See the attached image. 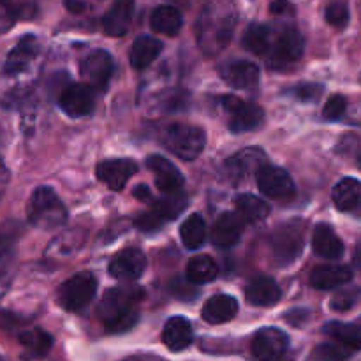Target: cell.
<instances>
[{
  "mask_svg": "<svg viewBox=\"0 0 361 361\" xmlns=\"http://www.w3.org/2000/svg\"><path fill=\"white\" fill-rule=\"evenodd\" d=\"M14 240L16 235L13 231H9L7 228L0 229V277L6 274L7 267L11 263V257H13V249H14Z\"/></svg>",
  "mask_w": 361,
  "mask_h": 361,
  "instance_id": "obj_39",
  "label": "cell"
},
{
  "mask_svg": "<svg viewBox=\"0 0 361 361\" xmlns=\"http://www.w3.org/2000/svg\"><path fill=\"white\" fill-rule=\"evenodd\" d=\"M134 14V0H115L102 18V28L108 35L122 37L129 32Z\"/></svg>",
  "mask_w": 361,
  "mask_h": 361,
  "instance_id": "obj_19",
  "label": "cell"
},
{
  "mask_svg": "<svg viewBox=\"0 0 361 361\" xmlns=\"http://www.w3.org/2000/svg\"><path fill=\"white\" fill-rule=\"evenodd\" d=\"M355 264L358 270H361V242L356 245V250H355Z\"/></svg>",
  "mask_w": 361,
  "mask_h": 361,
  "instance_id": "obj_48",
  "label": "cell"
},
{
  "mask_svg": "<svg viewBox=\"0 0 361 361\" xmlns=\"http://www.w3.org/2000/svg\"><path fill=\"white\" fill-rule=\"evenodd\" d=\"M345 109H348V101H345V97H342V95H334V97L328 99V102L324 104V109H323L324 120H328V122H335V120L344 116Z\"/></svg>",
  "mask_w": 361,
  "mask_h": 361,
  "instance_id": "obj_41",
  "label": "cell"
},
{
  "mask_svg": "<svg viewBox=\"0 0 361 361\" xmlns=\"http://www.w3.org/2000/svg\"><path fill=\"white\" fill-rule=\"evenodd\" d=\"M162 224H164V219H162L161 215L155 214V212H152V214H145L136 219V228L147 233L157 231V229L162 228Z\"/></svg>",
  "mask_w": 361,
  "mask_h": 361,
  "instance_id": "obj_43",
  "label": "cell"
},
{
  "mask_svg": "<svg viewBox=\"0 0 361 361\" xmlns=\"http://www.w3.org/2000/svg\"><path fill=\"white\" fill-rule=\"evenodd\" d=\"M180 238L182 243L189 250L200 249L207 240V222L201 215L194 214L183 221L182 228H180Z\"/></svg>",
  "mask_w": 361,
  "mask_h": 361,
  "instance_id": "obj_32",
  "label": "cell"
},
{
  "mask_svg": "<svg viewBox=\"0 0 361 361\" xmlns=\"http://www.w3.org/2000/svg\"><path fill=\"white\" fill-rule=\"evenodd\" d=\"M80 74L85 85L94 90H104L113 74V59L106 49H94L80 63Z\"/></svg>",
  "mask_w": 361,
  "mask_h": 361,
  "instance_id": "obj_8",
  "label": "cell"
},
{
  "mask_svg": "<svg viewBox=\"0 0 361 361\" xmlns=\"http://www.w3.org/2000/svg\"><path fill=\"white\" fill-rule=\"evenodd\" d=\"M268 159L261 148H245L226 161V171L231 178L242 180L267 166Z\"/></svg>",
  "mask_w": 361,
  "mask_h": 361,
  "instance_id": "obj_17",
  "label": "cell"
},
{
  "mask_svg": "<svg viewBox=\"0 0 361 361\" xmlns=\"http://www.w3.org/2000/svg\"><path fill=\"white\" fill-rule=\"evenodd\" d=\"M194 341V331L185 317H171L162 330V342L168 349L178 353L189 348Z\"/></svg>",
  "mask_w": 361,
  "mask_h": 361,
  "instance_id": "obj_24",
  "label": "cell"
},
{
  "mask_svg": "<svg viewBox=\"0 0 361 361\" xmlns=\"http://www.w3.org/2000/svg\"><path fill=\"white\" fill-rule=\"evenodd\" d=\"M134 196H136L140 201L150 200V189H148L147 185L136 187V189H134Z\"/></svg>",
  "mask_w": 361,
  "mask_h": 361,
  "instance_id": "obj_47",
  "label": "cell"
},
{
  "mask_svg": "<svg viewBox=\"0 0 361 361\" xmlns=\"http://www.w3.org/2000/svg\"><path fill=\"white\" fill-rule=\"evenodd\" d=\"M59 104L63 109V113L73 116V118L90 115L95 106L94 88L85 83L67 85L60 94Z\"/></svg>",
  "mask_w": 361,
  "mask_h": 361,
  "instance_id": "obj_12",
  "label": "cell"
},
{
  "mask_svg": "<svg viewBox=\"0 0 361 361\" xmlns=\"http://www.w3.org/2000/svg\"><path fill=\"white\" fill-rule=\"evenodd\" d=\"M238 314V302L229 295H215L204 303L201 316L210 324H222Z\"/></svg>",
  "mask_w": 361,
  "mask_h": 361,
  "instance_id": "obj_25",
  "label": "cell"
},
{
  "mask_svg": "<svg viewBox=\"0 0 361 361\" xmlns=\"http://www.w3.org/2000/svg\"><path fill=\"white\" fill-rule=\"evenodd\" d=\"M293 94L302 102H316L323 94V87L319 83H302L293 90Z\"/></svg>",
  "mask_w": 361,
  "mask_h": 361,
  "instance_id": "obj_42",
  "label": "cell"
},
{
  "mask_svg": "<svg viewBox=\"0 0 361 361\" xmlns=\"http://www.w3.org/2000/svg\"><path fill=\"white\" fill-rule=\"evenodd\" d=\"M27 217L34 228L51 231L66 224L67 210L55 190L49 187H37L28 200Z\"/></svg>",
  "mask_w": 361,
  "mask_h": 361,
  "instance_id": "obj_3",
  "label": "cell"
},
{
  "mask_svg": "<svg viewBox=\"0 0 361 361\" xmlns=\"http://www.w3.org/2000/svg\"><path fill=\"white\" fill-rule=\"evenodd\" d=\"M20 16V4L11 0H0V34H6L14 27Z\"/></svg>",
  "mask_w": 361,
  "mask_h": 361,
  "instance_id": "obj_38",
  "label": "cell"
},
{
  "mask_svg": "<svg viewBox=\"0 0 361 361\" xmlns=\"http://www.w3.org/2000/svg\"><path fill=\"white\" fill-rule=\"evenodd\" d=\"M221 76L229 87L250 88L259 81V67L249 60H233L222 66Z\"/></svg>",
  "mask_w": 361,
  "mask_h": 361,
  "instance_id": "obj_20",
  "label": "cell"
},
{
  "mask_svg": "<svg viewBox=\"0 0 361 361\" xmlns=\"http://www.w3.org/2000/svg\"><path fill=\"white\" fill-rule=\"evenodd\" d=\"M187 200L183 196V192L180 190H175V192H168L162 200H159L157 203L154 204V212L157 215H161L162 219H176L183 210H185Z\"/></svg>",
  "mask_w": 361,
  "mask_h": 361,
  "instance_id": "obj_35",
  "label": "cell"
},
{
  "mask_svg": "<svg viewBox=\"0 0 361 361\" xmlns=\"http://www.w3.org/2000/svg\"><path fill=\"white\" fill-rule=\"evenodd\" d=\"M334 203L341 212H353L358 208L361 201V182L356 178H342L334 187Z\"/></svg>",
  "mask_w": 361,
  "mask_h": 361,
  "instance_id": "obj_29",
  "label": "cell"
},
{
  "mask_svg": "<svg viewBox=\"0 0 361 361\" xmlns=\"http://www.w3.org/2000/svg\"><path fill=\"white\" fill-rule=\"evenodd\" d=\"M282 291L270 277H257L245 288V298L254 307H271L281 300Z\"/></svg>",
  "mask_w": 361,
  "mask_h": 361,
  "instance_id": "obj_23",
  "label": "cell"
},
{
  "mask_svg": "<svg viewBox=\"0 0 361 361\" xmlns=\"http://www.w3.org/2000/svg\"><path fill=\"white\" fill-rule=\"evenodd\" d=\"M288 348V335L279 328H263L252 338V356L257 361H281Z\"/></svg>",
  "mask_w": 361,
  "mask_h": 361,
  "instance_id": "obj_11",
  "label": "cell"
},
{
  "mask_svg": "<svg viewBox=\"0 0 361 361\" xmlns=\"http://www.w3.org/2000/svg\"><path fill=\"white\" fill-rule=\"evenodd\" d=\"M312 249L323 259L337 261L344 254V243L326 224H317L312 233Z\"/></svg>",
  "mask_w": 361,
  "mask_h": 361,
  "instance_id": "obj_22",
  "label": "cell"
},
{
  "mask_svg": "<svg viewBox=\"0 0 361 361\" xmlns=\"http://www.w3.org/2000/svg\"><path fill=\"white\" fill-rule=\"evenodd\" d=\"M256 180L261 192L271 200L284 201L295 196L296 189L291 175L279 166H263L256 173Z\"/></svg>",
  "mask_w": 361,
  "mask_h": 361,
  "instance_id": "obj_10",
  "label": "cell"
},
{
  "mask_svg": "<svg viewBox=\"0 0 361 361\" xmlns=\"http://www.w3.org/2000/svg\"><path fill=\"white\" fill-rule=\"evenodd\" d=\"M242 233L243 219L238 214L226 212L214 224V229H212V242L219 249H229V247L236 245L240 242Z\"/></svg>",
  "mask_w": 361,
  "mask_h": 361,
  "instance_id": "obj_18",
  "label": "cell"
},
{
  "mask_svg": "<svg viewBox=\"0 0 361 361\" xmlns=\"http://www.w3.org/2000/svg\"><path fill=\"white\" fill-rule=\"evenodd\" d=\"M101 2L102 0H63L67 11H71V13H74V14L88 13V11L95 9V7H97Z\"/></svg>",
  "mask_w": 361,
  "mask_h": 361,
  "instance_id": "obj_44",
  "label": "cell"
},
{
  "mask_svg": "<svg viewBox=\"0 0 361 361\" xmlns=\"http://www.w3.org/2000/svg\"><path fill=\"white\" fill-rule=\"evenodd\" d=\"M185 275L190 284H207V282H212L217 279L219 268L210 256L200 254V256L192 257L189 261Z\"/></svg>",
  "mask_w": 361,
  "mask_h": 361,
  "instance_id": "obj_30",
  "label": "cell"
},
{
  "mask_svg": "<svg viewBox=\"0 0 361 361\" xmlns=\"http://www.w3.org/2000/svg\"><path fill=\"white\" fill-rule=\"evenodd\" d=\"M236 16L233 11H215L207 7L197 23V39L207 55H215L229 44L235 32Z\"/></svg>",
  "mask_w": 361,
  "mask_h": 361,
  "instance_id": "obj_2",
  "label": "cell"
},
{
  "mask_svg": "<svg viewBox=\"0 0 361 361\" xmlns=\"http://www.w3.org/2000/svg\"><path fill=\"white\" fill-rule=\"evenodd\" d=\"M353 353H355V349L331 338V342H324L314 349L312 358L316 361H348L353 356Z\"/></svg>",
  "mask_w": 361,
  "mask_h": 361,
  "instance_id": "obj_36",
  "label": "cell"
},
{
  "mask_svg": "<svg viewBox=\"0 0 361 361\" xmlns=\"http://www.w3.org/2000/svg\"><path fill=\"white\" fill-rule=\"evenodd\" d=\"M162 147L183 161H194L200 157L207 145V134L201 127L189 123H169L161 130Z\"/></svg>",
  "mask_w": 361,
  "mask_h": 361,
  "instance_id": "obj_4",
  "label": "cell"
},
{
  "mask_svg": "<svg viewBox=\"0 0 361 361\" xmlns=\"http://www.w3.org/2000/svg\"><path fill=\"white\" fill-rule=\"evenodd\" d=\"M21 348H23V360H41L51 351L53 348V337L44 330H25L18 335Z\"/></svg>",
  "mask_w": 361,
  "mask_h": 361,
  "instance_id": "obj_26",
  "label": "cell"
},
{
  "mask_svg": "<svg viewBox=\"0 0 361 361\" xmlns=\"http://www.w3.org/2000/svg\"><path fill=\"white\" fill-rule=\"evenodd\" d=\"M353 279V271L344 264H321L316 267L310 274V284L312 288L321 289V291H330L341 286L348 284Z\"/></svg>",
  "mask_w": 361,
  "mask_h": 361,
  "instance_id": "obj_21",
  "label": "cell"
},
{
  "mask_svg": "<svg viewBox=\"0 0 361 361\" xmlns=\"http://www.w3.org/2000/svg\"><path fill=\"white\" fill-rule=\"evenodd\" d=\"M288 9V0H274L270 6V11L274 14H281Z\"/></svg>",
  "mask_w": 361,
  "mask_h": 361,
  "instance_id": "obj_46",
  "label": "cell"
},
{
  "mask_svg": "<svg viewBox=\"0 0 361 361\" xmlns=\"http://www.w3.org/2000/svg\"><path fill=\"white\" fill-rule=\"evenodd\" d=\"M324 334L334 341L341 342V344L348 345V348L360 351L361 349V326L360 324H348L338 323V321H331L323 328Z\"/></svg>",
  "mask_w": 361,
  "mask_h": 361,
  "instance_id": "obj_33",
  "label": "cell"
},
{
  "mask_svg": "<svg viewBox=\"0 0 361 361\" xmlns=\"http://www.w3.org/2000/svg\"><path fill=\"white\" fill-rule=\"evenodd\" d=\"M137 173V164L130 159H109L102 161L95 169L97 178L111 190H122L130 176Z\"/></svg>",
  "mask_w": 361,
  "mask_h": 361,
  "instance_id": "obj_15",
  "label": "cell"
},
{
  "mask_svg": "<svg viewBox=\"0 0 361 361\" xmlns=\"http://www.w3.org/2000/svg\"><path fill=\"white\" fill-rule=\"evenodd\" d=\"M39 55V42L34 35H25L20 39L16 46L7 55L6 63H4V74L9 78L21 76L30 69L32 62Z\"/></svg>",
  "mask_w": 361,
  "mask_h": 361,
  "instance_id": "obj_14",
  "label": "cell"
},
{
  "mask_svg": "<svg viewBox=\"0 0 361 361\" xmlns=\"http://www.w3.org/2000/svg\"><path fill=\"white\" fill-rule=\"evenodd\" d=\"M0 361H4V360H2V356H0Z\"/></svg>",
  "mask_w": 361,
  "mask_h": 361,
  "instance_id": "obj_49",
  "label": "cell"
},
{
  "mask_svg": "<svg viewBox=\"0 0 361 361\" xmlns=\"http://www.w3.org/2000/svg\"><path fill=\"white\" fill-rule=\"evenodd\" d=\"M18 324V317L11 312H0V330H13Z\"/></svg>",
  "mask_w": 361,
  "mask_h": 361,
  "instance_id": "obj_45",
  "label": "cell"
},
{
  "mask_svg": "<svg viewBox=\"0 0 361 361\" xmlns=\"http://www.w3.org/2000/svg\"><path fill=\"white\" fill-rule=\"evenodd\" d=\"M162 51V42L154 35H141L130 48V63L134 69H147Z\"/></svg>",
  "mask_w": 361,
  "mask_h": 361,
  "instance_id": "obj_27",
  "label": "cell"
},
{
  "mask_svg": "<svg viewBox=\"0 0 361 361\" xmlns=\"http://www.w3.org/2000/svg\"><path fill=\"white\" fill-rule=\"evenodd\" d=\"M361 300V288H345L335 293L330 300V307L335 312H348L353 307H356Z\"/></svg>",
  "mask_w": 361,
  "mask_h": 361,
  "instance_id": "obj_37",
  "label": "cell"
},
{
  "mask_svg": "<svg viewBox=\"0 0 361 361\" xmlns=\"http://www.w3.org/2000/svg\"><path fill=\"white\" fill-rule=\"evenodd\" d=\"M236 210L243 221L256 224V222L264 221L270 215V204L261 197L252 196V194H242L236 200Z\"/></svg>",
  "mask_w": 361,
  "mask_h": 361,
  "instance_id": "obj_31",
  "label": "cell"
},
{
  "mask_svg": "<svg viewBox=\"0 0 361 361\" xmlns=\"http://www.w3.org/2000/svg\"><path fill=\"white\" fill-rule=\"evenodd\" d=\"M141 298H143V289L133 288H113L106 291L99 303V319L104 324V328L111 334H122L130 330L136 324L140 317Z\"/></svg>",
  "mask_w": 361,
  "mask_h": 361,
  "instance_id": "obj_1",
  "label": "cell"
},
{
  "mask_svg": "<svg viewBox=\"0 0 361 361\" xmlns=\"http://www.w3.org/2000/svg\"><path fill=\"white\" fill-rule=\"evenodd\" d=\"M303 48H305V42H303L302 34L295 28H288L271 44L270 51L267 55L268 66L271 69H282V67L291 66V63L298 62L302 59Z\"/></svg>",
  "mask_w": 361,
  "mask_h": 361,
  "instance_id": "obj_7",
  "label": "cell"
},
{
  "mask_svg": "<svg viewBox=\"0 0 361 361\" xmlns=\"http://www.w3.org/2000/svg\"><path fill=\"white\" fill-rule=\"evenodd\" d=\"M145 268H147V257L140 249H123L109 261V275L118 281L134 282L143 275Z\"/></svg>",
  "mask_w": 361,
  "mask_h": 361,
  "instance_id": "obj_13",
  "label": "cell"
},
{
  "mask_svg": "<svg viewBox=\"0 0 361 361\" xmlns=\"http://www.w3.org/2000/svg\"><path fill=\"white\" fill-rule=\"evenodd\" d=\"M222 106L229 115V129L233 133H249L263 126L264 111L256 102H243L236 95H224Z\"/></svg>",
  "mask_w": 361,
  "mask_h": 361,
  "instance_id": "obj_6",
  "label": "cell"
},
{
  "mask_svg": "<svg viewBox=\"0 0 361 361\" xmlns=\"http://www.w3.org/2000/svg\"><path fill=\"white\" fill-rule=\"evenodd\" d=\"M326 21L335 28H344L349 23V7L345 2H331L324 11Z\"/></svg>",
  "mask_w": 361,
  "mask_h": 361,
  "instance_id": "obj_40",
  "label": "cell"
},
{
  "mask_svg": "<svg viewBox=\"0 0 361 361\" xmlns=\"http://www.w3.org/2000/svg\"><path fill=\"white\" fill-rule=\"evenodd\" d=\"M303 226L298 221H289L275 231L274 254L281 264H289L302 254Z\"/></svg>",
  "mask_w": 361,
  "mask_h": 361,
  "instance_id": "obj_9",
  "label": "cell"
},
{
  "mask_svg": "<svg viewBox=\"0 0 361 361\" xmlns=\"http://www.w3.org/2000/svg\"><path fill=\"white\" fill-rule=\"evenodd\" d=\"M147 168L154 175L155 185L161 192L168 194L182 189L183 175L168 159L161 157V155H152L147 159Z\"/></svg>",
  "mask_w": 361,
  "mask_h": 361,
  "instance_id": "obj_16",
  "label": "cell"
},
{
  "mask_svg": "<svg viewBox=\"0 0 361 361\" xmlns=\"http://www.w3.org/2000/svg\"><path fill=\"white\" fill-rule=\"evenodd\" d=\"M270 37H271V32L267 25L254 23L250 25V27L245 30V34H243L242 44L243 48L249 49V51L263 56V55H268V51H270L271 48Z\"/></svg>",
  "mask_w": 361,
  "mask_h": 361,
  "instance_id": "obj_34",
  "label": "cell"
},
{
  "mask_svg": "<svg viewBox=\"0 0 361 361\" xmlns=\"http://www.w3.org/2000/svg\"><path fill=\"white\" fill-rule=\"evenodd\" d=\"M97 281L90 271H81L67 279L59 288V303L69 312H80L94 300Z\"/></svg>",
  "mask_w": 361,
  "mask_h": 361,
  "instance_id": "obj_5",
  "label": "cell"
},
{
  "mask_svg": "<svg viewBox=\"0 0 361 361\" xmlns=\"http://www.w3.org/2000/svg\"><path fill=\"white\" fill-rule=\"evenodd\" d=\"M182 13L173 6H159L150 16L152 30L162 35H169V37L178 34L182 30Z\"/></svg>",
  "mask_w": 361,
  "mask_h": 361,
  "instance_id": "obj_28",
  "label": "cell"
}]
</instances>
